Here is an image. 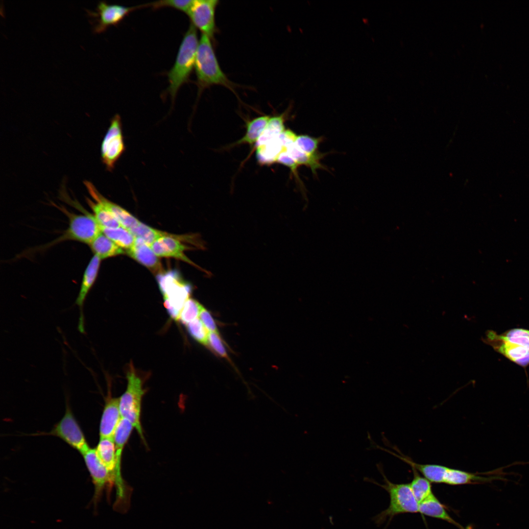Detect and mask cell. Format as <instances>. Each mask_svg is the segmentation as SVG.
<instances>
[{"instance_id":"6da1fadb","label":"cell","mask_w":529,"mask_h":529,"mask_svg":"<svg viewBox=\"0 0 529 529\" xmlns=\"http://www.w3.org/2000/svg\"><path fill=\"white\" fill-rule=\"evenodd\" d=\"M482 340L510 361L525 369L529 365V330L514 328L501 334L488 330Z\"/></svg>"},{"instance_id":"7a4b0ae2","label":"cell","mask_w":529,"mask_h":529,"mask_svg":"<svg viewBox=\"0 0 529 529\" xmlns=\"http://www.w3.org/2000/svg\"><path fill=\"white\" fill-rule=\"evenodd\" d=\"M383 466L377 464L378 470L383 477L384 484H380L374 479L365 477L364 481L377 485L388 493L390 502L388 507L372 518V521L378 526L385 521L390 522L399 514L419 512V504L415 499L409 483H395L390 481L385 476Z\"/></svg>"},{"instance_id":"3957f363","label":"cell","mask_w":529,"mask_h":529,"mask_svg":"<svg viewBox=\"0 0 529 529\" xmlns=\"http://www.w3.org/2000/svg\"><path fill=\"white\" fill-rule=\"evenodd\" d=\"M194 69L197 84L200 90L217 85L235 93L236 84L231 81L221 70L211 42V39L202 34L197 46Z\"/></svg>"},{"instance_id":"277c9868","label":"cell","mask_w":529,"mask_h":529,"mask_svg":"<svg viewBox=\"0 0 529 529\" xmlns=\"http://www.w3.org/2000/svg\"><path fill=\"white\" fill-rule=\"evenodd\" d=\"M196 28L190 24L180 45L173 66L168 72V92L174 99L180 87L187 82L194 68L198 44Z\"/></svg>"},{"instance_id":"5b68a950","label":"cell","mask_w":529,"mask_h":529,"mask_svg":"<svg viewBox=\"0 0 529 529\" xmlns=\"http://www.w3.org/2000/svg\"><path fill=\"white\" fill-rule=\"evenodd\" d=\"M401 460L416 470L431 483L458 485L489 481L497 477H484L463 470L434 464H420L405 456Z\"/></svg>"},{"instance_id":"8992f818","label":"cell","mask_w":529,"mask_h":529,"mask_svg":"<svg viewBox=\"0 0 529 529\" xmlns=\"http://www.w3.org/2000/svg\"><path fill=\"white\" fill-rule=\"evenodd\" d=\"M126 378V388L119 397L121 416L131 422L142 439L144 440L141 415L142 401L145 390L143 388V381L132 364H130Z\"/></svg>"},{"instance_id":"52a82bcc","label":"cell","mask_w":529,"mask_h":529,"mask_svg":"<svg viewBox=\"0 0 529 529\" xmlns=\"http://www.w3.org/2000/svg\"><path fill=\"white\" fill-rule=\"evenodd\" d=\"M134 427L128 420L121 418L114 435L116 451V498L114 507L117 511L124 513L129 508L132 490L124 481L121 474L123 450Z\"/></svg>"},{"instance_id":"ba28073f","label":"cell","mask_w":529,"mask_h":529,"mask_svg":"<svg viewBox=\"0 0 529 529\" xmlns=\"http://www.w3.org/2000/svg\"><path fill=\"white\" fill-rule=\"evenodd\" d=\"M61 209L69 218V226L61 236L52 242L53 244L71 240L89 245L101 233L93 214L88 212H83L84 214H76L63 207Z\"/></svg>"},{"instance_id":"9c48e42d","label":"cell","mask_w":529,"mask_h":529,"mask_svg":"<svg viewBox=\"0 0 529 529\" xmlns=\"http://www.w3.org/2000/svg\"><path fill=\"white\" fill-rule=\"evenodd\" d=\"M157 281L164 296V303L175 310H181L192 293V286L181 277L175 270H171L157 276Z\"/></svg>"},{"instance_id":"30bf717a","label":"cell","mask_w":529,"mask_h":529,"mask_svg":"<svg viewBox=\"0 0 529 529\" xmlns=\"http://www.w3.org/2000/svg\"><path fill=\"white\" fill-rule=\"evenodd\" d=\"M125 150L121 118L117 114L111 119L101 145V161L108 170L114 168Z\"/></svg>"},{"instance_id":"8fae6325","label":"cell","mask_w":529,"mask_h":529,"mask_svg":"<svg viewBox=\"0 0 529 529\" xmlns=\"http://www.w3.org/2000/svg\"><path fill=\"white\" fill-rule=\"evenodd\" d=\"M90 473L94 484V503H97L103 491L106 489L110 494L115 481L114 477L108 471L99 458L96 449L89 448L82 454Z\"/></svg>"},{"instance_id":"7c38bea8","label":"cell","mask_w":529,"mask_h":529,"mask_svg":"<svg viewBox=\"0 0 529 529\" xmlns=\"http://www.w3.org/2000/svg\"><path fill=\"white\" fill-rule=\"evenodd\" d=\"M217 0H193L187 14L192 24L212 39L216 32V10Z\"/></svg>"},{"instance_id":"4fadbf2b","label":"cell","mask_w":529,"mask_h":529,"mask_svg":"<svg viewBox=\"0 0 529 529\" xmlns=\"http://www.w3.org/2000/svg\"><path fill=\"white\" fill-rule=\"evenodd\" d=\"M50 434L59 437L81 454L90 448L81 429L68 407L64 416L55 426Z\"/></svg>"},{"instance_id":"5bb4252c","label":"cell","mask_w":529,"mask_h":529,"mask_svg":"<svg viewBox=\"0 0 529 529\" xmlns=\"http://www.w3.org/2000/svg\"><path fill=\"white\" fill-rule=\"evenodd\" d=\"M136 8L117 4H108L105 1H100L97 4L96 12L87 11L90 16L96 18L93 31L94 33H98L104 31L109 26L119 24Z\"/></svg>"},{"instance_id":"9a60e30c","label":"cell","mask_w":529,"mask_h":529,"mask_svg":"<svg viewBox=\"0 0 529 529\" xmlns=\"http://www.w3.org/2000/svg\"><path fill=\"white\" fill-rule=\"evenodd\" d=\"M188 239L182 236L169 234L156 240L150 245V247L158 257H172L195 265L184 253L188 247L180 241Z\"/></svg>"},{"instance_id":"2e32d148","label":"cell","mask_w":529,"mask_h":529,"mask_svg":"<svg viewBox=\"0 0 529 529\" xmlns=\"http://www.w3.org/2000/svg\"><path fill=\"white\" fill-rule=\"evenodd\" d=\"M101 260L96 255H94L90 260L84 272L80 290L75 300V304L78 306L80 311L78 329L82 334L85 333L84 317L83 311L84 303L87 295L96 279Z\"/></svg>"},{"instance_id":"e0dca14e","label":"cell","mask_w":529,"mask_h":529,"mask_svg":"<svg viewBox=\"0 0 529 529\" xmlns=\"http://www.w3.org/2000/svg\"><path fill=\"white\" fill-rule=\"evenodd\" d=\"M83 183L93 200L101 203L113 214L122 227L130 230L140 223V221L128 211L104 197L92 183L87 180Z\"/></svg>"},{"instance_id":"ac0fdd59","label":"cell","mask_w":529,"mask_h":529,"mask_svg":"<svg viewBox=\"0 0 529 529\" xmlns=\"http://www.w3.org/2000/svg\"><path fill=\"white\" fill-rule=\"evenodd\" d=\"M119 403L120 398H113L109 392L100 423V438H114L115 431L121 419Z\"/></svg>"},{"instance_id":"d6986e66","label":"cell","mask_w":529,"mask_h":529,"mask_svg":"<svg viewBox=\"0 0 529 529\" xmlns=\"http://www.w3.org/2000/svg\"><path fill=\"white\" fill-rule=\"evenodd\" d=\"M127 254L149 269L157 272L161 269L158 257L150 246L139 238H136L133 246L126 250Z\"/></svg>"},{"instance_id":"ffe728a7","label":"cell","mask_w":529,"mask_h":529,"mask_svg":"<svg viewBox=\"0 0 529 529\" xmlns=\"http://www.w3.org/2000/svg\"><path fill=\"white\" fill-rule=\"evenodd\" d=\"M419 512L429 517L446 521L460 529H463L450 516L445 506L433 494L419 504Z\"/></svg>"},{"instance_id":"44dd1931","label":"cell","mask_w":529,"mask_h":529,"mask_svg":"<svg viewBox=\"0 0 529 529\" xmlns=\"http://www.w3.org/2000/svg\"><path fill=\"white\" fill-rule=\"evenodd\" d=\"M94 255L101 260L124 253L123 249L102 232L89 245Z\"/></svg>"},{"instance_id":"7402d4cb","label":"cell","mask_w":529,"mask_h":529,"mask_svg":"<svg viewBox=\"0 0 529 529\" xmlns=\"http://www.w3.org/2000/svg\"><path fill=\"white\" fill-rule=\"evenodd\" d=\"M96 449L99 458L108 471L114 477L115 481L116 451L114 438H100Z\"/></svg>"},{"instance_id":"603a6c76","label":"cell","mask_w":529,"mask_h":529,"mask_svg":"<svg viewBox=\"0 0 529 529\" xmlns=\"http://www.w3.org/2000/svg\"><path fill=\"white\" fill-rule=\"evenodd\" d=\"M270 116H261L246 122V132L244 135L234 144V145L247 144L255 145L264 131Z\"/></svg>"},{"instance_id":"cb8c5ba5","label":"cell","mask_w":529,"mask_h":529,"mask_svg":"<svg viewBox=\"0 0 529 529\" xmlns=\"http://www.w3.org/2000/svg\"><path fill=\"white\" fill-rule=\"evenodd\" d=\"M286 151L299 166L304 165L309 167L314 175H316V170L318 169H326L320 163V160L326 155L325 153L318 152L313 155L308 154L299 150L294 144L288 147Z\"/></svg>"},{"instance_id":"d4e9b609","label":"cell","mask_w":529,"mask_h":529,"mask_svg":"<svg viewBox=\"0 0 529 529\" xmlns=\"http://www.w3.org/2000/svg\"><path fill=\"white\" fill-rule=\"evenodd\" d=\"M284 151H286V148L282 145L277 138L256 147V155L260 164L270 165L277 162L279 155Z\"/></svg>"},{"instance_id":"484cf974","label":"cell","mask_w":529,"mask_h":529,"mask_svg":"<svg viewBox=\"0 0 529 529\" xmlns=\"http://www.w3.org/2000/svg\"><path fill=\"white\" fill-rule=\"evenodd\" d=\"M88 205L100 228H115L121 225L113 214L100 202L86 198Z\"/></svg>"},{"instance_id":"4316f807","label":"cell","mask_w":529,"mask_h":529,"mask_svg":"<svg viewBox=\"0 0 529 529\" xmlns=\"http://www.w3.org/2000/svg\"><path fill=\"white\" fill-rule=\"evenodd\" d=\"M286 113L270 117L267 124L254 145V146L266 144L277 139L279 135L285 130V121Z\"/></svg>"},{"instance_id":"83f0119b","label":"cell","mask_w":529,"mask_h":529,"mask_svg":"<svg viewBox=\"0 0 529 529\" xmlns=\"http://www.w3.org/2000/svg\"><path fill=\"white\" fill-rule=\"evenodd\" d=\"M101 232L116 244L126 250L134 245L136 238L128 229L121 226L115 228H101Z\"/></svg>"},{"instance_id":"f1b7e54d","label":"cell","mask_w":529,"mask_h":529,"mask_svg":"<svg viewBox=\"0 0 529 529\" xmlns=\"http://www.w3.org/2000/svg\"><path fill=\"white\" fill-rule=\"evenodd\" d=\"M411 469L413 477L409 484L413 495L419 504L433 494L432 486L429 480L421 476L415 469Z\"/></svg>"},{"instance_id":"f546056e","label":"cell","mask_w":529,"mask_h":529,"mask_svg":"<svg viewBox=\"0 0 529 529\" xmlns=\"http://www.w3.org/2000/svg\"><path fill=\"white\" fill-rule=\"evenodd\" d=\"M129 231L136 238L142 239L150 246L158 239L169 234L154 229L141 222Z\"/></svg>"},{"instance_id":"4dcf8cb0","label":"cell","mask_w":529,"mask_h":529,"mask_svg":"<svg viewBox=\"0 0 529 529\" xmlns=\"http://www.w3.org/2000/svg\"><path fill=\"white\" fill-rule=\"evenodd\" d=\"M322 141V137L315 138L308 135H300L297 136L294 144L303 152L313 155L318 152L319 144Z\"/></svg>"},{"instance_id":"1f68e13d","label":"cell","mask_w":529,"mask_h":529,"mask_svg":"<svg viewBox=\"0 0 529 529\" xmlns=\"http://www.w3.org/2000/svg\"><path fill=\"white\" fill-rule=\"evenodd\" d=\"M203 307L196 300L190 298L185 302L180 313L179 320L184 325L196 319Z\"/></svg>"},{"instance_id":"d6a6232c","label":"cell","mask_w":529,"mask_h":529,"mask_svg":"<svg viewBox=\"0 0 529 529\" xmlns=\"http://www.w3.org/2000/svg\"><path fill=\"white\" fill-rule=\"evenodd\" d=\"M186 326L188 333L195 340L204 345L208 344V330L200 320L196 319Z\"/></svg>"},{"instance_id":"836d02e7","label":"cell","mask_w":529,"mask_h":529,"mask_svg":"<svg viewBox=\"0 0 529 529\" xmlns=\"http://www.w3.org/2000/svg\"><path fill=\"white\" fill-rule=\"evenodd\" d=\"M193 0H160L150 3L154 8L168 7L188 13Z\"/></svg>"},{"instance_id":"e575fe53","label":"cell","mask_w":529,"mask_h":529,"mask_svg":"<svg viewBox=\"0 0 529 529\" xmlns=\"http://www.w3.org/2000/svg\"><path fill=\"white\" fill-rule=\"evenodd\" d=\"M277 163L289 168L291 172L293 174L296 180L298 181L300 186L302 188L303 185L299 177L297 171L299 166L286 151L282 152L279 155L277 160Z\"/></svg>"},{"instance_id":"d590c367","label":"cell","mask_w":529,"mask_h":529,"mask_svg":"<svg viewBox=\"0 0 529 529\" xmlns=\"http://www.w3.org/2000/svg\"><path fill=\"white\" fill-rule=\"evenodd\" d=\"M208 344H209L212 349L218 355L222 357L227 358L226 351L218 334L210 332Z\"/></svg>"},{"instance_id":"8d00e7d4","label":"cell","mask_w":529,"mask_h":529,"mask_svg":"<svg viewBox=\"0 0 529 529\" xmlns=\"http://www.w3.org/2000/svg\"><path fill=\"white\" fill-rule=\"evenodd\" d=\"M200 320L210 332L218 333L215 322L210 313L203 307L199 314Z\"/></svg>"},{"instance_id":"74e56055","label":"cell","mask_w":529,"mask_h":529,"mask_svg":"<svg viewBox=\"0 0 529 529\" xmlns=\"http://www.w3.org/2000/svg\"><path fill=\"white\" fill-rule=\"evenodd\" d=\"M297 137V135L289 129H285L278 137L282 145L286 149L288 147L293 144Z\"/></svg>"}]
</instances>
